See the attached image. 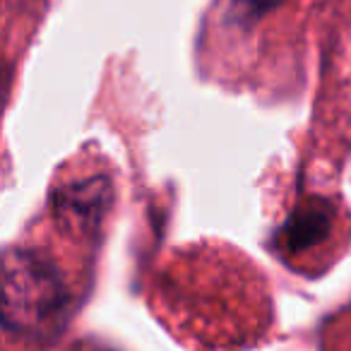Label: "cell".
I'll return each instance as SVG.
<instances>
[{
  "mask_svg": "<svg viewBox=\"0 0 351 351\" xmlns=\"http://www.w3.org/2000/svg\"><path fill=\"white\" fill-rule=\"evenodd\" d=\"M5 327L17 335H39L53 325L68 303V289L46 258L27 250L5 255Z\"/></svg>",
  "mask_w": 351,
  "mask_h": 351,
  "instance_id": "obj_1",
  "label": "cell"
},
{
  "mask_svg": "<svg viewBox=\"0 0 351 351\" xmlns=\"http://www.w3.org/2000/svg\"><path fill=\"white\" fill-rule=\"evenodd\" d=\"M108 207H111V183L101 176L70 183L53 197L56 219L60 221V226L77 234L97 231Z\"/></svg>",
  "mask_w": 351,
  "mask_h": 351,
  "instance_id": "obj_2",
  "label": "cell"
},
{
  "mask_svg": "<svg viewBox=\"0 0 351 351\" xmlns=\"http://www.w3.org/2000/svg\"><path fill=\"white\" fill-rule=\"evenodd\" d=\"M332 229V207L320 197H308L306 202L291 212L287 224L279 231L284 250L289 253H301L306 248L322 243Z\"/></svg>",
  "mask_w": 351,
  "mask_h": 351,
  "instance_id": "obj_3",
  "label": "cell"
},
{
  "mask_svg": "<svg viewBox=\"0 0 351 351\" xmlns=\"http://www.w3.org/2000/svg\"><path fill=\"white\" fill-rule=\"evenodd\" d=\"M282 0H239V8L243 12V17H260L267 10H272L274 5H279Z\"/></svg>",
  "mask_w": 351,
  "mask_h": 351,
  "instance_id": "obj_4",
  "label": "cell"
}]
</instances>
